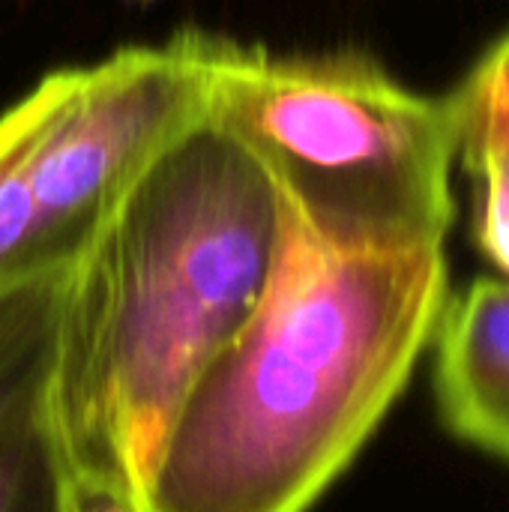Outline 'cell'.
I'll return each instance as SVG.
<instances>
[{"mask_svg":"<svg viewBox=\"0 0 509 512\" xmlns=\"http://www.w3.org/2000/svg\"><path fill=\"white\" fill-rule=\"evenodd\" d=\"M282 216L267 174L204 123L144 171L84 246L51 390L78 504L141 512L183 399L264 294Z\"/></svg>","mask_w":509,"mask_h":512,"instance_id":"cell-1","label":"cell"},{"mask_svg":"<svg viewBox=\"0 0 509 512\" xmlns=\"http://www.w3.org/2000/svg\"><path fill=\"white\" fill-rule=\"evenodd\" d=\"M447 300L444 246H333L285 207L264 294L183 399L141 512H309L408 387Z\"/></svg>","mask_w":509,"mask_h":512,"instance_id":"cell-2","label":"cell"},{"mask_svg":"<svg viewBox=\"0 0 509 512\" xmlns=\"http://www.w3.org/2000/svg\"><path fill=\"white\" fill-rule=\"evenodd\" d=\"M204 123L231 138L282 204L348 249L444 246L459 108L357 51L279 54L201 33Z\"/></svg>","mask_w":509,"mask_h":512,"instance_id":"cell-3","label":"cell"},{"mask_svg":"<svg viewBox=\"0 0 509 512\" xmlns=\"http://www.w3.org/2000/svg\"><path fill=\"white\" fill-rule=\"evenodd\" d=\"M198 126L201 30L63 69L57 105L27 162L42 261L75 264L144 171Z\"/></svg>","mask_w":509,"mask_h":512,"instance_id":"cell-4","label":"cell"},{"mask_svg":"<svg viewBox=\"0 0 509 512\" xmlns=\"http://www.w3.org/2000/svg\"><path fill=\"white\" fill-rule=\"evenodd\" d=\"M432 390L444 426L509 462V282L483 276L450 294L432 339Z\"/></svg>","mask_w":509,"mask_h":512,"instance_id":"cell-5","label":"cell"},{"mask_svg":"<svg viewBox=\"0 0 509 512\" xmlns=\"http://www.w3.org/2000/svg\"><path fill=\"white\" fill-rule=\"evenodd\" d=\"M72 267L0 285V441L51 411Z\"/></svg>","mask_w":509,"mask_h":512,"instance_id":"cell-6","label":"cell"},{"mask_svg":"<svg viewBox=\"0 0 509 512\" xmlns=\"http://www.w3.org/2000/svg\"><path fill=\"white\" fill-rule=\"evenodd\" d=\"M60 87L63 69H54L0 114V285L42 270H57L39 255L27 162L57 105Z\"/></svg>","mask_w":509,"mask_h":512,"instance_id":"cell-7","label":"cell"},{"mask_svg":"<svg viewBox=\"0 0 509 512\" xmlns=\"http://www.w3.org/2000/svg\"><path fill=\"white\" fill-rule=\"evenodd\" d=\"M0 512H75L51 411L0 441Z\"/></svg>","mask_w":509,"mask_h":512,"instance_id":"cell-8","label":"cell"},{"mask_svg":"<svg viewBox=\"0 0 509 512\" xmlns=\"http://www.w3.org/2000/svg\"><path fill=\"white\" fill-rule=\"evenodd\" d=\"M459 108V153L501 150L509 156V33L453 90Z\"/></svg>","mask_w":509,"mask_h":512,"instance_id":"cell-9","label":"cell"},{"mask_svg":"<svg viewBox=\"0 0 509 512\" xmlns=\"http://www.w3.org/2000/svg\"><path fill=\"white\" fill-rule=\"evenodd\" d=\"M465 168L480 180L477 246L509 282V156L501 150H462Z\"/></svg>","mask_w":509,"mask_h":512,"instance_id":"cell-10","label":"cell"},{"mask_svg":"<svg viewBox=\"0 0 509 512\" xmlns=\"http://www.w3.org/2000/svg\"><path fill=\"white\" fill-rule=\"evenodd\" d=\"M75 495V492H72ZM75 512H129V510H102V507H87V504H78L75 501Z\"/></svg>","mask_w":509,"mask_h":512,"instance_id":"cell-11","label":"cell"}]
</instances>
